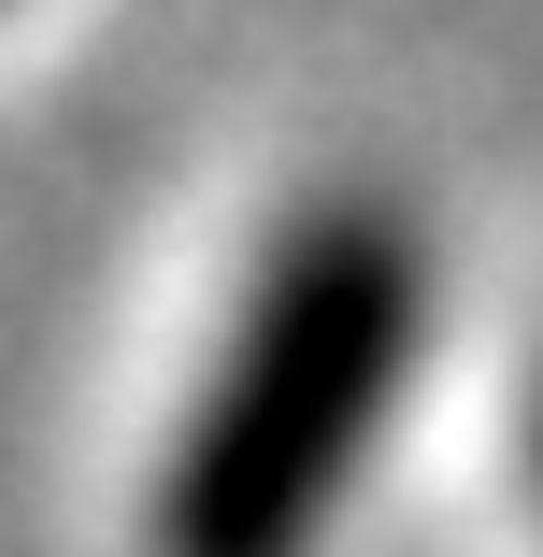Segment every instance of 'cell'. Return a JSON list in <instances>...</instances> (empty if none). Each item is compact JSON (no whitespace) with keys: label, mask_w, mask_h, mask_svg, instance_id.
<instances>
[{"label":"cell","mask_w":543,"mask_h":557,"mask_svg":"<svg viewBox=\"0 0 543 557\" xmlns=\"http://www.w3.org/2000/svg\"><path fill=\"white\" fill-rule=\"evenodd\" d=\"M415 358H429V230L372 186L300 200L214 329V372L144 500V557H314L358 500V458L400 429Z\"/></svg>","instance_id":"6da1fadb"},{"label":"cell","mask_w":543,"mask_h":557,"mask_svg":"<svg viewBox=\"0 0 543 557\" xmlns=\"http://www.w3.org/2000/svg\"><path fill=\"white\" fill-rule=\"evenodd\" d=\"M529 458H543V400H529Z\"/></svg>","instance_id":"7a4b0ae2"}]
</instances>
